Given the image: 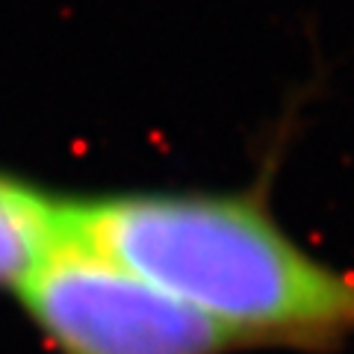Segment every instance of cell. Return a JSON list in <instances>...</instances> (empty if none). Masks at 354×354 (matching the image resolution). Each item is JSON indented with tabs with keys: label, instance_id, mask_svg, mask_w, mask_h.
Masks as SVG:
<instances>
[{
	"label": "cell",
	"instance_id": "obj_1",
	"mask_svg": "<svg viewBox=\"0 0 354 354\" xmlns=\"http://www.w3.org/2000/svg\"><path fill=\"white\" fill-rule=\"evenodd\" d=\"M74 234L209 319L236 348L334 351L354 339V274L281 227L263 186L71 201Z\"/></svg>",
	"mask_w": 354,
	"mask_h": 354
},
{
	"label": "cell",
	"instance_id": "obj_2",
	"mask_svg": "<svg viewBox=\"0 0 354 354\" xmlns=\"http://www.w3.org/2000/svg\"><path fill=\"white\" fill-rule=\"evenodd\" d=\"M59 354H225L236 348L189 304L71 236L18 290Z\"/></svg>",
	"mask_w": 354,
	"mask_h": 354
},
{
	"label": "cell",
	"instance_id": "obj_3",
	"mask_svg": "<svg viewBox=\"0 0 354 354\" xmlns=\"http://www.w3.org/2000/svg\"><path fill=\"white\" fill-rule=\"evenodd\" d=\"M74 236L71 201L0 171V286L21 290Z\"/></svg>",
	"mask_w": 354,
	"mask_h": 354
}]
</instances>
